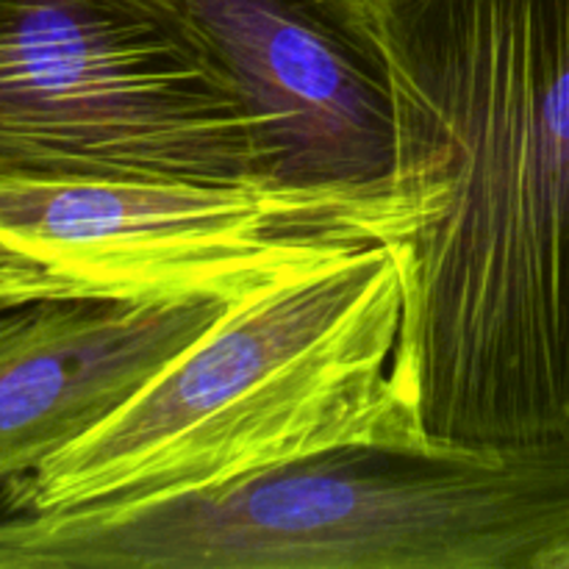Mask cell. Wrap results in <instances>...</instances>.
<instances>
[{"mask_svg": "<svg viewBox=\"0 0 569 569\" xmlns=\"http://www.w3.org/2000/svg\"><path fill=\"white\" fill-rule=\"evenodd\" d=\"M387 87L398 376L442 448L569 431V0H326Z\"/></svg>", "mask_w": 569, "mask_h": 569, "instance_id": "cell-1", "label": "cell"}, {"mask_svg": "<svg viewBox=\"0 0 569 569\" xmlns=\"http://www.w3.org/2000/svg\"><path fill=\"white\" fill-rule=\"evenodd\" d=\"M406 281L370 244L233 300L109 417L0 487L6 515L133 506L339 448H442L398 376Z\"/></svg>", "mask_w": 569, "mask_h": 569, "instance_id": "cell-2", "label": "cell"}, {"mask_svg": "<svg viewBox=\"0 0 569 569\" xmlns=\"http://www.w3.org/2000/svg\"><path fill=\"white\" fill-rule=\"evenodd\" d=\"M6 528L11 569H569V431L500 448L326 450Z\"/></svg>", "mask_w": 569, "mask_h": 569, "instance_id": "cell-3", "label": "cell"}, {"mask_svg": "<svg viewBox=\"0 0 569 569\" xmlns=\"http://www.w3.org/2000/svg\"><path fill=\"white\" fill-rule=\"evenodd\" d=\"M92 176L233 183L270 164L183 0H0V181Z\"/></svg>", "mask_w": 569, "mask_h": 569, "instance_id": "cell-4", "label": "cell"}, {"mask_svg": "<svg viewBox=\"0 0 569 569\" xmlns=\"http://www.w3.org/2000/svg\"><path fill=\"white\" fill-rule=\"evenodd\" d=\"M409 226L395 181H0V248L20 267L26 300L233 303L339 256L403 242Z\"/></svg>", "mask_w": 569, "mask_h": 569, "instance_id": "cell-5", "label": "cell"}, {"mask_svg": "<svg viewBox=\"0 0 569 569\" xmlns=\"http://www.w3.org/2000/svg\"><path fill=\"white\" fill-rule=\"evenodd\" d=\"M248 98L270 178L298 187L392 181L387 87L326 0H183Z\"/></svg>", "mask_w": 569, "mask_h": 569, "instance_id": "cell-6", "label": "cell"}, {"mask_svg": "<svg viewBox=\"0 0 569 569\" xmlns=\"http://www.w3.org/2000/svg\"><path fill=\"white\" fill-rule=\"evenodd\" d=\"M226 306L222 300L0 306V487L37 470L126 403Z\"/></svg>", "mask_w": 569, "mask_h": 569, "instance_id": "cell-7", "label": "cell"}, {"mask_svg": "<svg viewBox=\"0 0 569 569\" xmlns=\"http://www.w3.org/2000/svg\"><path fill=\"white\" fill-rule=\"evenodd\" d=\"M14 303H28L26 292H22L20 267H17L14 259L0 248V306Z\"/></svg>", "mask_w": 569, "mask_h": 569, "instance_id": "cell-8", "label": "cell"}, {"mask_svg": "<svg viewBox=\"0 0 569 569\" xmlns=\"http://www.w3.org/2000/svg\"><path fill=\"white\" fill-rule=\"evenodd\" d=\"M0 569H6V550H3V531H0Z\"/></svg>", "mask_w": 569, "mask_h": 569, "instance_id": "cell-9", "label": "cell"}, {"mask_svg": "<svg viewBox=\"0 0 569 569\" xmlns=\"http://www.w3.org/2000/svg\"><path fill=\"white\" fill-rule=\"evenodd\" d=\"M567 422H569V409H567Z\"/></svg>", "mask_w": 569, "mask_h": 569, "instance_id": "cell-10", "label": "cell"}]
</instances>
